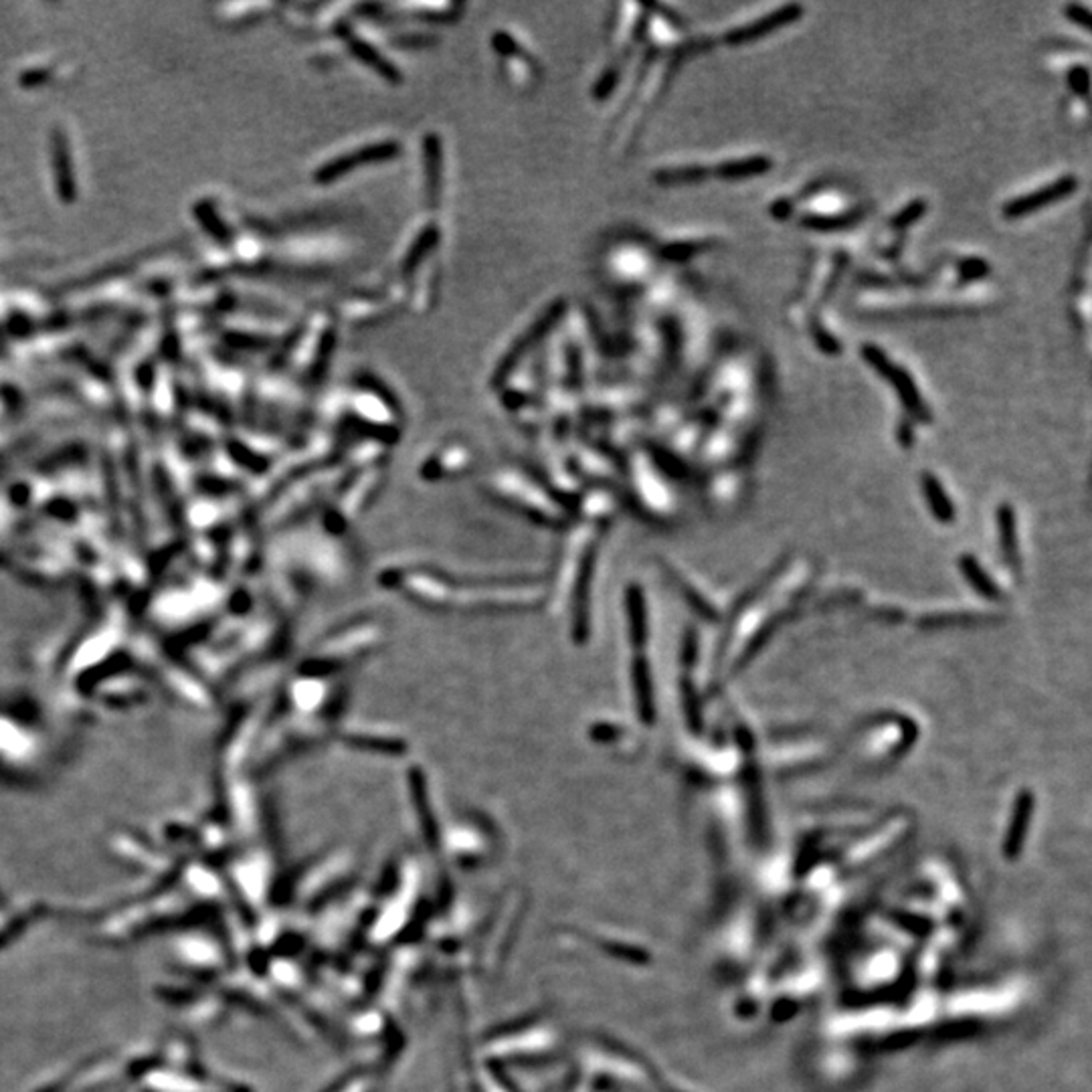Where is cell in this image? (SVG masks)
<instances>
[{"label":"cell","mask_w":1092,"mask_h":1092,"mask_svg":"<svg viewBox=\"0 0 1092 1092\" xmlns=\"http://www.w3.org/2000/svg\"><path fill=\"white\" fill-rule=\"evenodd\" d=\"M631 694L633 702H636L638 718L650 724L656 717L654 712V684H652V672L647 666L645 658H636L631 668Z\"/></svg>","instance_id":"5b68a950"},{"label":"cell","mask_w":1092,"mask_h":1092,"mask_svg":"<svg viewBox=\"0 0 1092 1092\" xmlns=\"http://www.w3.org/2000/svg\"><path fill=\"white\" fill-rule=\"evenodd\" d=\"M394 154H399V144H393V142H378V144H371L364 150L351 152V154H344V156L336 158L335 163L320 172V177L326 182L338 181L340 177H344L346 172L356 170L360 166H367L371 163L385 161V158H393Z\"/></svg>","instance_id":"3957f363"},{"label":"cell","mask_w":1092,"mask_h":1092,"mask_svg":"<svg viewBox=\"0 0 1092 1092\" xmlns=\"http://www.w3.org/2000/svg\"><path fill=\"white\" fill-rule=\"evenodd\" d=\"M1000 530H1002V548L1004 555L1011 565H1018V538H1016V520L1014 510L1000 508Z\"/></svg>","instance_id":"8fae6325"},{"label":"cell","mask_w":1092,"mask_h":1092,"mask_svg":"<svg viewBox=\"0 0 1092 1092\" xmlns=\"http://www.w3.org/2000/svg\"><path fill=\"white\" fill-rule=\"evenodd\" d=\"M923 213H925V204H923V202H912L910 207H907L905 211H902V213L892 220V225H896V227H898V225H907V223H910V220L919 219Z\"/></svg>","instance_id":"7c38bea8"},{"label":"cell","mask_w":1092,"mask_h":1092,"mask_svg":"<svg viewBox=\"0 0 1092 1092\" xmlns=\"http://www.w3.org/2000/svg\"><path fill=\"white\" fill-rule=\"evenodd\" d=\"M1068 19L1082 25L1084 29L1090 27V12L1082 7H1068Z\"/></svg>","instance_id":"4fadbf2b"},{"label":"cell","mask_w":1092,"mask_h":1092,"mask_svg":"<svg viewBox=\"0 0 1092 1092\" xmlns=\"http://www.w3.org/2000/svg\"><path fill=\"white\" fill-rule=\"evenodd\" d=\"M961 571L965 573V577L969 579L971 587H973L975 591H979L984 597H987V599H993V597L997 599V597H1000V591H997V587L991 583V579L987 577V573H986L984 568H981V565H979L977 561H973L971 557H963V559H961Z\"/></svg>","instance_id":"30bf717a"},{"label":"cell","mask_w":1092,"mask_h":1092,"mask_svg":"<svg viewBox=\"0 0 1092 1092\" xmlns=\"http://www.w3.org/2000/svg\"><path fill=\"white\" fill-rule=\"evenodd\" d=\"M773 161L767 156H751V158H742V161H731L722 166H718L717 174L726 181H737V179H749V177H757V174H763L767 170H771Z\"/></svg>","instance_id":"ba28073f"},{"label":"cell","mask_w":1092,"mask_h":1092,"mask_svg":"<svg viewBox=\"0 0 1092 1092\" xmlns=\"http://www.w3.org/2000/svg\"><path fill=\"white\" fill-rule=\"evenodd\" d=\"M803 14V9L799 5H789V7H781L775 12L767 14V17L758 19L747 27H740L737 30H731V33L726 35V43H733V45H740V43H749V41H757L761 37L771 35L773 30H777L781 27H787L791 23H795Z\"/></svg>","instance_id":"277c9868"},{"label":"cell","mask_w":1092,"mask_h":1092,"mask_svg":"<svg viewBox=\"0 0 1092 1092\" xmlns=\"http://www.w3.org/2000/svg\"><path fill=\"white\" fill-rule=\"evenodd\" d=\"M862 356L870 364V367H872L880 376H884L886 381L894 387V391L900 394L902 403H905V407L910 411V413L927 423L929 411L923 403V397L919 394V391H916L912 376L905 369L896 367V364L891 362V358L886 356V353H882L880 348H876L872 344H868L862 348Z\"/></svg>","instance_id":"6da1fadb"},{"label":"cell","mask_w":1092,"mask_h":1092,"mask_svg":"<svg viewBox=\"0 0 1092 1092\" xmlns=\"http://www.w3.org/2000/svg\"><path fill=\"white\" fill-rule=\"evenodd\" d=\"M1076 188H1079V181H1076L1074 177H1064V179H1060L1048 186L1038 188V191H1034L1030 195H1024V197L1009 201L1004 207V215L1007 219L1027 217V215L1040 211L1042 207H1048V204L1058 202L1060 199H1066L1068 195H1072L1076 191Z\"/></svg>","instance_id":"7a4b0ae2"},{"label":"cell","mask_w":1092,"mask_h":1092,"mask_svg":"<svg viewBox=\"0 0 1092 1092\" xmlns=\"http://www.w3.org/2000/svg\"><path fill=\"white\" fill-rule=\"evenodd\" d=\"M468 464H469V453L460 446H451L448 450L437 451L431 457V462L425 464L423 469H427V471L431 469V473L433 471L446 473V471H460V469L464 471L468 468ZM431 473H427V476H431Z\"/></svg>","instance_id":"9c48e42d"},{"label":"cell","mask_w":1092,"mask_h":1092,"mask_svg":"<svg viewBox=\"0 0 1092 1092\" xmlns=\"http://www.w3.org/2000/svg\"><path fill=\"white\" fill-rule=\"evenodd\" d=\"M923 489H925V498H927L929 508L932 514H935V518L941 522H947V525L948 522H953L955 510L951 506V500H948V496L945 494L943 486L939 484V480L935 476H930V473H925Z\"/></svg>","instance_id":"52a82bcc"},{"label":"cell","mask_w":1092,"mask_h":1092,"mask_svg":"<svg viewBox=\"0 0 1092 1092\" xmlns=\"http://www.w3.org/2000/svg\"><path fill=\"white\" fill-rule=\"evenodd\" d=\"M344 740L348 742L351 747L356 749H367V751H376V753H391V755H399L405 747V742L397 737V735H391V733H381L378 728H358V731H351L346 733Z\"/></svg>","instance_id":"8992f818"}]
</instances>
